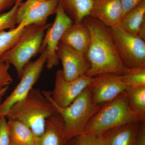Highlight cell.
Returning <instances> with one entry per match:
<instances>
[{
	"label": "cell",
	"instance_id": "1",
	"mask_svg": "<svg viewBox=\"0 0 145 145\" xmlns=\"http://www.w3.org/2000/svg\"><path fill=\"white\" fill-rule=\"evenodd\" d=\"M82 22L91 35L86 55L89 67L85 75L93 77L104 74L122 75L126 73L129 69L119 58L110 28L89 16L84 18Z\"/></svg>",
	"mask_w": 145,
	"mask_h": 145
},
{
	"label": "cell",
	"instance_id": "2",
	"mask_svg": "<svg viewBox=\"0 0 145 145\" xmlns=\"http://www.w3.org/2000/svg\"><path fill=\"white\" fill-rule=\"evenodd\" d=\"M56 113L42 91L33 88L26 97L11 106L6 117L26 125L38 138L44 132L47 119Z\"/></svg>",
	"mask_w": 145,
	"mask_h": 145
},
{
	"label": "cell",
	"instance_id": "3",
	"mask_svg": "<svg viewBox=\"0 0 145 145\" xmlns=\"http://www.w3.org/2000/svg\"><path fill=\"white\" fill-rule=\"evenodd\" d=\"M42 92L61 117L64 135L67 142L83 134L89 121L102 106L93 103L89 87L83 91L69 105L65 107L57 106L50 100L45 91Z\"/></svg>",
	"mask_w": 145,
	"mask_h": 145
},
{
	"label": "cell",
	"instance_id": "4",
	"mask_svg": "<svg viewBox=\"0 0 145 145\" xmlns=\"http://www.w3.org/2000/svg\"><path fill=\"white\" fill-rule=\"evenodd\" d=\"M134 122H142L131 108L125 91L101 106L89 121L83 134L100 135L113 128Z\"/></svg>",
	"mask_w": 145,
	"mask_h": 145
},
{
	"label": "cell",
	"instance_id": "5",
	"mask_svg": "<svg viewBox=\"0 0 145 145\" xmlns=\"http://www.w3.org/2000/svg\"><path fill=\"white\" fill-rule=\"evenodd\" d=\"M52 24L33 25L26 27L16 44L1 57V62L13 65L18 77L20 78L25 66L31 58L40 51L45 31Z\"/></svg>",
	"mask_w": 145,
	"mask_h": 145
},
{
	"label": "cell",
	"instance_id": "6",
	"mask_svg": "<svg viewBox=\"0 0 145 145\" xmlns=\"http://www.w3.org/2000/svg\"><path fill=\"white\" fill-rule=\"evenodd\" d=\"M121 61L128 69L145 66V41L129 34L118 24L110 27Z\"/></svg>",
	"mask_w": 145,
	"mask_h": 145
},
{
	"label": "cell",
	"instance_id": "7",
	"mask_svg": "<svg viewBox=\"0 0 145 145\" xmlns=\"http://www.w3.org/2000/svg\"><path fill=\"white\" fill-rule=\"evenodd\" d=\"M36 60L29 62L24 68L20 81L4 101L0 103V117H6L11 106L27 96L38 80L46 64L47 50L45 48Z\"/></svg>",
	"mask_w": 145,
	"mask_h": 145
},
{
	"label": "cell",
	"instance_id": "8",
	"mask_svg": "<svg viewBox=\"0 0 145 145\" xmlns=\"http://www.w3.org/2000/svg\"><path fill=\"white\" fill-rule=\"evenodd\" d=\"M95 79V77L84 75L72 80H67L64 77L62 70L59 69L56 72L54 89L45 92L54 103L61 107H65L90 87Z\"/></svg>",
	"mask_w": 145,
	"mask_h": 145
},
{
	"label": "cell",
	"instance_id": "9",
	"mask_svg": "<svg viewBox=\"0 0 145 145\" xmlns=\"http://www.w3.org/2000/svg\"><path fill=\"white\" fill-rule=\"evenodd\" d=\"M55 14L54 23L47 29L40 50L42 52L45 48L46 49L47 54L46 66L48 69L59 64V60L57 55V47L65 31L74 23L59 2Z\"/></svg>",
	"mask_w": 145,
	"mask_h": 145
},
{
	"label": "cell",
	"instance_id": "10",
	"mask_svg": "<svg viewBox=\"0 0 145 145\" xmlns=\"http://www.w3.org/2000/svg\"><path fill=\"white\" fill-rule=\"evenodd\" d=\"M59 2V0L22 2L16 12L17 25L22 24L27 27L46 24L48 17L56 13Z\"/></svg>",
	"mask_w": 145,
	"mask_h": 145
},
{
	"label": "cell",
	"instance_id": "11",
	"mask_svg": "<svg viewBox=\"0 0 145 145\" xmlns=\"http://www.w3.org/2000/svg\"><path fill=\"white\" fill-rule=\"evenodd\" d=\"M89 88L93 103L103 106L124 92L127 86L122 82L120 75L104 74L96 76Z\"/></svg>",
	"mask_w": 145,
	"mask_h": 145
},
{
	"label": "cell",
	"instance_id": "12",
	"mask_svg": "<svg viewBox=\"0 0 145 145\" xmlns=\"http://www.w3.org/2000/svg\"><path fill=\"white\" fill-rule=\"evenodd\" d=\"M57 53L62 64V70L66 80H72L85 75L89 67L86 57L61 42Z\"/></svg>",
	"mask_w": 145,
	"mask_h": 145
},
{
	"label": "cell",
	"instance_id": "13",
	"mask_svg": "<svg viewBox=\"0 0 145 145\" xmlns=\"http://www.w3.org/2000/svg\"><path fill=\"white\" fill-rule=\"evenodd\" d=\"M122 14L120 0H93L89 16L110 27L119 23Z\"/></svg>",
	"mask_w": 145,
	"mask_h": 145
},
{
	"label": "cell",
	"instance_id": "14",
	"mask_svg": "<svg viewBox=\"0 0 145 145\" xmlns=\"http://www.w3.org/2000/svg\"><path fill=\"white\" fill-rule=\"evenodd\" d=\"M142 123L122 125L100 134L104 145H137Z\"/></svg>",
	"mask_w": 145,
	"mask_h": 145
},
{
	"label": "cell",
	"instance_id": "15",
	"mask_svg": "<svg viewBox=\"0 0 145 145\" xmlns=\"http://www.w3.org/2000/svg\"><path fill=\"white\" fill-rule=\"evenodd\" d=\"M90 42V32L82 22L72 24L65 31L60 42L86 57Z\"/></svg>",
	"mask_w": 145,
	"mask_h": 145
},
{
	"label": "cell",
	"instance_id": "16",
	"mask_svg": "<svg viewBox=\"0 0 145 145\" xmlns=\"http://www.w3.org/2000/svg\"><path fill=\"white\" fill-rule=\"evenodd\" d=\"M67 142L64 135L62 119L57 112L47 119L44 132L36 138V145H65Z\"/></svg>",
	"mask_w": 145,
	"mask_h": 145
},
{
	"label": "cell",
	"instance_id": "17",
	"mask_svg": "<svg viewBox=\"0 0 145 145\" xmlns=\"http://www.w3.org/2000/svg\"><path fill=\"white\" fill-rule=\"evenodd\" d=\"M123 30L145 40V0L123 17L118 24Z\"/></svg>",
	"mask_w": 145,
	"mask_h": 145
},
{
	"label": "cell",
	"instance_id": "18",
	"mask_svg": "<svg viewBox=\"0 0 145 145\" xmlns=\"http://www.w3.org/2000/svg\"><path fill=\"white\" fill-rule=\"evenodd\" d=\"M63 9L74 24H80L89 16L93 0H59Z\"/></svg>",
	"mask_w": 145,
	"mask_h": 145
},
{
	"label": "cell",
	"instance_id": "19",
	"mask_svg": "<svg viewBox=\"0 0 145 145\" xmlns=\"http://www.w3.org/2000/svg\"><path fill=\"white\" fill-rule=\"evenodd\" d=\"M10 141L19 145H36V138L31 129L22 122L8 119Z\"/></svg>",
	"mask_w": 145,
	"mask_h": 145
},
{
	"label": "cell",
	"instance_id": "20",
	"mask_svg": "<svg viewBox=\"0 0 145 145\" xmlns=\"http://www.w3.org/2000/svg\"><path fill=\"white\" fill-rule=\"evenodd\" d=\"M130 106L139 117L142 123L145 122V86L128 87L125 90Z\"/></svg>",
	"mask_w": 145,
	"mask_h": 145
},
{
	"label": "cell",
	"instance_id": "21",
	"mask_svg": "<svg viewBox=\"0 0 145 145\" xmlns=\"http://www.w3.org/2000/svg\"><path fill=\"white\" fill-rule=\"evenodd\" d=\"M26 26L23 24L18 25L15 28L0 32V62L2 56L16 44L20 38Z\"/></svg>",
	"mask_w": 145,
	"mask_h": 145
},
{
	"label": "cell",
	"instance_id": "22",
	"mask_svg": "<svg viewBox=\"0 0 145 145\" xmlns=\"http://www.w3.org/2000/svg\"><path fill=\"white\" fill-rule=\"evenodd\" d=\"M120 77L127 87L145 86V66L129 69L126 73L120 75Z\"/></svg>",
	"mask_w": 145,
	"mask_h": 145
},
{
	"label": "cell",
	"instance_id": "23",
	"mask_svg": "<svg viewBox=\"0 0 145 145\" xmlns=\"http://www.w3.org/2000/svg\"><path fill=\"white\" fill-rule=\"evenodd\" d=\"M22 0H17L14 5L8 11L0 15V32L7 29L16 27V14L18 7Z\"/></svg>",
	"mask_w": 145,
	"mask_h": 145
},
{
	"label": "cell",
	"instance_id": "24",
	"mask_svg": "<svg viewBox=\"0 0 145 145\" xmlns=\"http://www.w3.org/2000/svg\"><path fill=\"white\" fill-rule=\"evenodd\" d=\"M75 137V145H104L101 135L82 134Z\"/></svg>",
	"mask_w": 145,
	"mask_h": 145
},
{
	"label": "cell",
	"instance_id": "25",
	"mask_svg": "<svg viewBox=\"0 0 145 145\" xmlns=\"http://www.w3.org/2000/svg\"><path fill=\"white\" fill-rule=\"evenodd\" d=\"M10 133L6 117H0V145H9Z\"/></svg>",
	"mask_w": 145,
	"mask_h": 145
},
{
	"label": "cell",
	"instance_id": "26",
	"mask_svg": "<svg viewBox=\"0 0 145 145\" xmlns=\"http://www.w3.org/2000/svg\"><path fill=\"white\" fill-rule=\"evenodd\" d=\"M10 65L0 62V86L2 87H8L13 82V79L8 72Z\"/></svg>",
	"mask_w": 145,
	"mask_h": 145
},
{
	"label": "cell",
	"instance_id": "27",
	"mask_svg": "<svg viewBox=\"0 0 145 145\" xmlns=\"http://www.w3.org/2000/svg\"><path fill=\"white\" fill-rule=\"evenodd\" d=\"M145 0H120L123 11L122 18L140 5Z\"/></svg>",
	"mask_w": 145,
	"mask_h": 145
},
{
	"label": "cell",
	"instance_id": "28",
	"mask_svg": "<svg viewBox=\"0 0 145 145\" xmlns=\"http://www.w3.org/2000/svg\"><path fill=\"white\" fill-rule=\"evenodd\" d=\"M17 0H0V15L5 10L11 8Z\"/></svg>",
	"mask_w": 145,
	"mask_h": 145
},
{
	"label": "cell",
	"instance_id": "29",
	"mask_svg": "<svg viewBox=\"0 0 145 145\" xmlns=\"http://www.w3.org/2000/svg\"><path fill=\"white\" fill-rule=\"evenodd\" d=\"M8 87H2L0 86V96H4L6 92L7 91L8 89Z\"/></svg>",
	"mask_w": 145,
	"mask_h": 145
},
{
	"label": "cell",
	"instance_id": "30",
	"mask_svg": "<svg viewBox=\"0 0 145 145\" xmlns=\"http://www.w3.org/2000/svg\"><path fill=\"white\" fill-rule=\"evenodd\" d=\"M19 145L18 144H16V143L13 142H11L10 141V145Z\"/></svg>",
	"mask_w": 145,
	"mask_h": 145
},
{
	"label": "cell",
	"instance_id": "31",
	"mask_svg": "<svg viewBox=\"0 0 145 145\" xmlns=\"http://www.w3.org/2000/svg\"><path fill=\"white\" fill-rule=\"evenodd\" d=\"M35 1H48V0H35Z\"/></svg>",
	"mask_w": 145,
	"mask_h": 145
},
{
	"label": "cell",
	"instance_id": "32",
	"mask_svg": "<svg viewBox=\"0 0 145 145\" xmlns=\"http://www.w3.org/2000/svg\"><path fill=\"white\" fill-rule=\"evenodd\" d=\"M70 145H75V141H74L73 142L71 143Z\"/></svg>",
	"mask_w": 145,
	"mask_h": 145
},
{
	"label": "cell",
	"instance_id": "33",
	"mask_svg": "<svg viewBox=\"0 0 145 145\" xmlns=\"http://www.w3.org/2000/svg\"><path fill=\"white\" fill-rule=\"evenodd\" d=\"M4 96H0V102H1V100L2 98Z\"/></svg>",
	"mask_w": 145,
	"mask_h": 145
}]
</instances>
